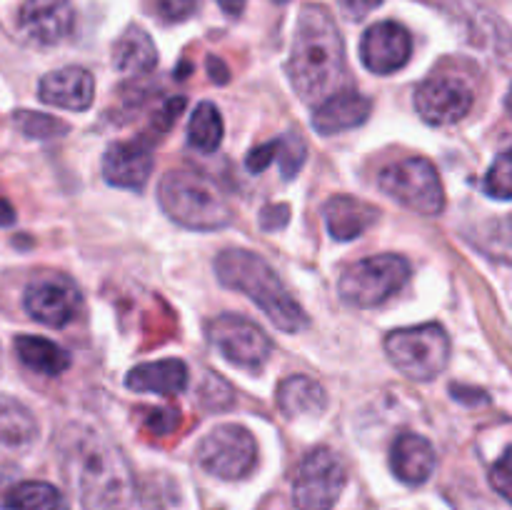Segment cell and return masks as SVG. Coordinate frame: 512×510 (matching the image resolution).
<instances>
[{
  "label": "cell",
  "mask_w": 512,
  "mask_h": 510,
  "mask_svg": "<svg viewBox=\"0 0 512 510\" xmlns=\"http://www.w3.org/2000/svg\"><path fill=\"white\" fill-rule=\"evenodd\" d=\"M223 115L213 103L203 100L188 120V143L200 153H215L223 143Z\"/></svg>",
  "instance_id": "obj_26"
},
{
  "label": "cell",
  "mask_w": 512,
  "mask_h": 510,
  "mask_svg": "<svg viewBox=\"0 0 512 510\" xmlns=\"http://www.w3.org/2000/svg\"><path fill=\"white\" fill-rule=\"evenodd\" d=\"M215 3L220 5V10H223L225 15H240L248 0H215Z\"/></svg>",
  "instance_id": "obj_40"
},
{
  "label": "cell",
  "mask_w": 512,
  "mask_h": 510,
  "mask_svg": "<svg viewBox=\"0 0 512 510\" xmlns=\"http://www.w3.org/2000/svg\"><path fill=\"white\" fill-rule=\"evenodd\" d=\"M38 435L35 415L15 398L0 395V443L8 448H28Z\"/></svg>",
  "instance_id": "obj_25"
},
{
  "label": "cell",
  "mask_w": 512,
  "mask_h": 510,
  "mask_svg": "<svg viewBox=\"0 0 512 510\" xmlns=\"http://www.w3.org/2000/svg\"><path fill=\"white\" fill-rule=\"evenodd\" d=\"M278 405L285 418H318L328 408V393L308 375H290L278 385Z\"/></svg>",
  "instance_id": "obj_21"
},
{
  "label": "cell",
  "mask_w": 512,
  "mask_h": 510,
  "mask_svg": "<svg viewBox=\"0 0 512 510\" xmlns=\"http://www.w3.org/2000/svg\"><path fill=\"white\" fill-rule=\"evenodd\" d=\"M435 450L428 438L418 433H403L390 445V470L405 485L428 483L435 473Z\"/></svg>",
  "instance_id": "obj_18"
},
{
  "label": "cell",
  "mask_w": 512,
  "mask_h": 510,
  "mask_svg": "<svg viewBox=\"0 0 512 510\" xmlns=\"http://www.w3.org/2000/svg\"><path fill=\"white\" fill-rule=\"evenodd\" d=\"M155 3H158V13L168 23L188 20L195 13V8H198V0H155Z\"/></svg>",
  "instance_id": "obj_34"
},
{
  "label": "cell",
  "mask_w": 512,
  "mask_h": 510,
  "mask_svg": "<svg viewBox=\"0 0 512 510\" xmlns=\"http://www.w3.org/2000/svg\"><path fill=\"white\" fill-rule=\"evenodd\" d=\"M153 140L148 133L135 140H118L103 155V178L115 188L143 190L153 173Z\"/></svg>",
  "instance_id": "obj_15"
},
{
  "label": "cell",
  "mask_w": 512,
  "mask_h": 510,
  "mask_svg": "<svg viewBox=\"0 0 512 510\" xmlns=\"http://www.w3.org/2000/svg\"><path fill=\"white\" fill-rule=\"evenodd\" d=\"M348 485V468L335 450L313 448L293 478V503L298 510H333Z\"/></svg>",
  "instance_id": "obj_9"
},
{
  "label": "cell",
  "mask_w": 512,
  "mask_h": 510,
  "mask_svg": "<svg viewBox=\"0 0 512 510\" xmlns=\"http://www.w3.org/2000/svg\"><path fill=\"white\" fill-rule=\"evenodd\" d=\"M23 308L30 318L48 328H65L83 310V295L68 275L45 273L28 283Z\"/></svg>",
  "instance_id": "obj_11"
},
{
  "label": "cell",
  "mask_w": 512,
  "mask_h": 510,
  "mask_svg": "<svg viewBox=\"0 0 512 510\" xmlns=\"http://www.w3.org/2000/svg\"><path fill=\"white\" fill-rule=\"evenodd\" d=\"M60 458L83 510H140L128 458L93 425H68L60 435Z\"/></svg>",
  "instance_id": "obj_1"
},
{
  "label": "cell",
  "mask_w": 512,
  "mask_h": 510,
  "mask_svg": "<svg viewBox=\"0 0 512 510\" xmlns=\"http://www.w3.org/2000/svg\"><path fill=\"white\" fill-rule=\"evenodd\" d=\"M378 215L380 210L375 205L353 198V195H333L323 205L325 228H328L330 238L338 240V243L360 238L378 220Z\"/></svg>",
  "instance_id": "obj_19"
},
{
  "label": "cell",
  "mask_w": 512,
  "mask_h": 510,
  "mask_svg": "<svg viewBox=\"0 0 512 510\" xmlns=\"http://www.w3.org/2000/svg\"><path fill=\"white\" fill-rule=\"evenodd\" d=\"M215 275L225 288L248 295L283 333H300L308 328L305 310L263 255L243 248L223 250L215 258Z\"/></svg>",
  "instance_id": "obj_3"
},
{
  "label": "cell",
  "mask_w": 512,
  "mask_h": 510,
  "mask_svg": "<svg viewBox=\"0 0 512 510\" xmlns=\"http://www.w3.org/2000/svg\"><path fill=\"white\" fill-rule=\"evenodd\" d=\"M15 223V208L0 195V228H10Z\"/></svg>",
  "instance_id": "obj_39"
},
{
  "label": "cell",
  "mask_w": 512,
  "mask_h": 510,
  "mask_svg": "<svg viewBox=\"0 0 512 510\" xmlns=\"http://www.w3.org/2000/svg\"><path fill=\"white\" fill-rule=\"evenodd\" d=\"M198 465L220 480H243L258 463V443L245 425H215L195 450Z\"/></svg>",
  "instance_id": "obj_8"
},
{
  "label": "cell",
  "mask_w": 512,
  "mask_h": 510,
  "mask_svg": "<svg viewBox=\"0 0 512 510\" xmlns=\"http://www.w3.org/2000/svg\"><path fill=\"white\" fill-rule=\"evenodd\" d=\"M158 200L160 208L188 230H220L233 220V210L218 185L190 170H170L163 175Z\"/></svg>",
  "instance_id": "obj_4"
},
{
  "label": "cell",
  "mask_w": 512,
  "mask_h": 510,
  "mask_svg": "<svg viewBox=\"0 0 512 510\" xmlns=\"http://www.w3.org/2000/svg\"><path fill=\"white\" fill-rule=\"evenodd\" d=\"M145 428L153 435H170L180 425V410L175 408H153L145 413Z\"/></svg>",
  "instance_id": "obj_31"
},
{
  "label": "cell",
  "mask_w": 512,
  "mask_h": 510,
  "mask_svg": "<svg viewBox=\"0 0 512 510\" xmlns=\"http://www.w3.org/2000/svg\"><path fill=\"white\" fill-rule=\"evenodd\" d=\"M200 405L205 410H213V413H223V410H230L235 405V393L218 373L205 375L203 385H200Z\"/></svg>",
  "instance_id": "obj_29"
},
{
  "label": "cell",
  "mask_w": 512,
  "mask_h": 510,
  "mask_svg": "<svg viewBox=\"0 0 512 510\" xmlns=\"http://www.w3.org/2000/svg\"><path fill=\"white\" fill-rule=\"evenodd\" d=\"M75 13L70 0H25L18 10V30L28 43L50 48L73 33Z\"/></svg>",
  "instance_id": "obj_14"
},
{
  "label": "cell",
  "mask_w": 512,
  "mask_h": 510,
  "mask_svg": "<svg viewBox=\"0 0 512 510\" xmlns=\"http://www.w3.org/2000/svg\"><path fill=\"white\" fill-rule=\"evenodd\" d=\"M275 145H278L275 160L280 163V173H283L285 180H293L305 165V158H308V148H305L303 138L298 133H288L275 140Z\"/></svg>",
  "instance_id": "obj_28"
},
{
  "label": "cell",
  "mask_w": 512,
  "mask_h": 510,
  "mask_svg": "<svg viewBox=\"0 0 512 510\" xmlns=\"http://www.w3.org/2000/svg\"><path fill=\"white\" fill-rule=\"evenodd\" d=\"M370 110H373V100L365 95L355 93V90H338V93L328 95L320 100L318 108L313 110V130L318 135H338L343 130H353L368 120Z\"/></svg>",
  "instance_id": "obj_17"
},
{
  "label": "cell",
  "mask_w": 512,
  "mask_h": 510,
  "mask_svg": "<svg viewBox=\"0 0 512 510\" xmlns=\"http://www.w3.org/2000/svg\"><path fill=\"white\" fill-rule=\"evenodd\" d=\"M158 65L153 38L140 25H130L113 45V68L123 75H148Z\"/></svg>",
  "instance_id": "obj_22"
},
{
  "label": "cell",
  "mask_w": 512,
  "mask_h": 510,
  "mask_svg": "<svg viewBox=\"0 0 512 510\" xmlns=\"http://www.w3.org/2000/svg\"><path fill=\"white\" fill-rule=\"evenodd\" d=\"M380 190L413 213L435 218L445 210V190L428 158H405L380 173Z\"/></svg>",
  "instance_id": "obj_7"
},
{
  "label": "cell",
  "mask_w": 512,
  "mask_h": 510,
  "mask_svg": "<svg viewBox=\"0 0 512 510\" xmlns=\"http://www.w3.org/2000/svg\"><path fill=\"white\" fill-rule=\"evenodd\" d=\"M385 353L405 378L425 383L448 368L450 338L438 323L398 328L385 338Z\"/></svg>",
  "instance_id": "obj_5"
},
{
  "label": "cell",
  "mask_w": 512,
  "mask_h": 510,
  "mask_svg": "<svg viewBox=\"0 0 512 510\" xmlns=\"http://www.w3.org/2000/svg\"><path fill=\"white\" fill-rule=\"evenodd\" d=\"M413 55V38L408 28L395 20H380L370 25L360 40V60L375 75L398 73Z\"/></svg>",
  "instance_id": "obj_13"
},
{
  "label": "cell",
  "mask_w": 512,
  "mask_h": 510,
  "mask_svg": "<svg viewBox=\"0 0 512 510\" xmlns=\"http://www.w3.org/2000/svg\"><path fill=\"white\" fill-rule=\"evenodd\" d=\"M208 340L228 363L258 373L273 353V343L253 320L235 313H223L208 323Z\"/></svg>",
  "instance_id": "obj_10"
},
{
  "label": "cell",
  "mask_w": 512,
  "mask_h": 510,
  "mask_svg": "<svg viewBox=\"0 0 512 510\" xmlns=\"http://www.w3.org/2000/svg\"><path fill=\"white\" fill-rule=\"evenodd\" d=\"M288 75L295 93L308 103H320L338 93L348 80L343 35L325 5L305 3L300 8L290 45Z\"/></svg>",
  "instance_id": "obj_2"
},
{
  "label": "cell",
  "mask_w": 512,
  "mask_h": 510,
  "mask_svg": "<svg viewBox=\"0 0 512 510\" xmlns=\"http://www.w3.org/2000/svg\"><path fill=\"white\" fill-rule=\"evenodd\" d=\"M208 73H210V80H215L218 85H225L230 78V70L225 68L223 60L215 58V55H210L208 58Z\"/></svg>",
  "instance_id": "obj_38"
},
{
  "label": "cell",
  "mask_w": 512,
  "mask_h": 510,
  "mask_svg": "<svg viewBox=\"0 0 512 510\" xmlns=\"http://www.w3.org/2000/svg\"><path fill=\"white\" fill-rule=\"evenodd\" d=\"M483 190L495 200H510L512 195V155L510 150H503L493 168L488 170L483 180Z\"/></svg>",
  "instance_id": "obj_30"
},
{
  "label": "cell",
  "mask_w": 512,
  "mask_h": 510,
  "mask_svg": "<svg viewBox=\"0 0 512 510\" xmlns=\"http://www.w3.org/2000/svg\"><path fill=\"white\" fill-rule=\"evenodd\" d=\"M3 510H70L68 500L45 480H23L10 485L0 498Z\"/></svg>",
  "instance_id": "obj_24"
},
{
  "label": "cell",
  "mask_w": 512,
  "mask_h": 510,
  "mask_svg": "<svg viewBox=\"0 0 512 510\" xmlns=\"http://www.w3.org/2000/svg\"><path fill=\"white\" fill-rule=\"evenodd\" d=\"M275 150H278L275 140H270V143L255 145V148L250 150L248 155H245V168H248L253 175L265 173V170L270 168V163L275 160Z\"/></svg>",
  "instance_id": "obj_33"
},
{
  "label": "cell",
  "mask_w": 512,
  "mask_h": 510,
  "mask_svg": "<svg viewBox=\"0 0 512 510\" xmlns=\"http://www.w3.org/2000/svg\"><path fill=\"white\" fill-rule=\"evenodd\" d=\"M185 105H188V100H185L183 95H173V98L165 100V103L160 105V108L155 110V115H153V130H155V133H158V135L168 133V130L175 125V120H178V115L185 110Z\"/></svg>",
  "instance_id": "obj_32"
},
{
  "label": "cell",
  "mask_w": 512,
  "mask_h": 510,
  "mask_svg": "<svg viewBox=\"0 0 512 510\" xmlns=\"http://www.w3.org/2000/svg\"><path fill=\"white\" fill-rule=\"evenodd\" d=\"M13 348L20 363L33 370V373L55 378V375L65 373L70 368L68 350L60 348L53 340L40 338V335H18L13 340Z\"/></svg>",
  "instance_id": "obj_23"
},
{
  "label": "cell",
  "mask_w": 512,
  "mask_h": 510,
  "mask_svg": "<svg viewBox=\"0 0 512 510\" xmlns=\"http://www.w3.org/2000/svg\"><path fill=\"white\" fill-rule=\"evenodd\" d=\"M125 385L135 393H155L163 395V398H173L188 388V365L178 358L140 363L125 375Z\"/></svg>",
  "instance_id": "obj_20"
},
{
  "label": "cell",
  "mask_w": 512,
  "mask_h": 510,
  "mask_svg": "<svg viewBox=\"0 0 512 510\" xmlns=\"http://www.w3.org/2000/svg\"><path fill=\"white\" fill-rule=\"evenodd\" d=\"M410 263L403 255L383 253L358 260L343 273L338 293L353 308H378L408 285Z\"/></svg>",
  "instance_id": "obj_6"
},
{
  "label": "cell",
  "mask_w": 512,
  "mask_h": 510,
  "mask_svg": "<svg viewBox=\"0 0 512 510\" xmlns=\"http://www.w3.org/2000/svg\"><path fill=\"white\" fill-rule=\"evenodd\" d=\"M415 110L430 125L460 123L475 105V90L463 75H430L415 88Z\"/></svg>",
  "instance_id": "obj_12"
},
{
  "label": "cell",
  "mask_w": 512,
  "mask_h": 510,
  "mask_svg": "<svg viewBox=\"0 0 512 510\" xmlns=\"http://www.w3.org/2000/svg\"><path fill=\"white\" fill-rule=\"evenodd\" d=\"M15 128L20 130L28 138H38V140H50V138H60L70 130V125L65 120L53 118V115L45 113H35V110H18L13 115Z\"/></svg>",
  "instance_id": "obj_27"
},
{
  "label": "cell",
  "mask_w": 512,
  "mask_h": 510,
  "mask_svg": "<svg viewBox=\"0 0 512 510\" xmlns=\"http://www.w3.org/2000/svg\"><path fill=\"white\" fill-rule=\"evenodd\" d=\"M290 220V208L285 203H275V205H265L263 210H260V225H263V230H283L285 225H288Z\"/></svg>",
  "instance_id": "obj_36"
},
{
  "label": "cell",
  "mask_w": 512,
  "mask_h": 510,
  "mask_svg": "<svg viewBox=\"0 0 512 510\" xmlns=\"http://www.w3.org/2000/svg\"><path fill=\"white\" fill-rule=\"evenodd\" d=\"M490 485L498 490L500 498H510V448H505L498 463L490 468Z\"/></svg>",
  "instance_id": "obj_35"
},
{
  "label": "cell",
  "mask_w": 512,
  "mask_h": 510,
  "mask_svg": "<svg viewBox=\"0 0 512 510\" xmlns=\"http://www.w3.org/2000/svg\"><path fill=\"white\" fill-rule=\"evenodd\" d=\"M335 3L340 5V10H343L348 18L363 20L365 15H370L373 10H378L380 5H383V0H335Z\"/></svg>",
  "instance_id": "obj_37"
},
{
  "label": "cell",
  "mask_w": 512,
  "mask_h": 510,
  "mask_svg": "<svg viewBox=\"0 0 512 510\" xmlns=\"http://www.w3.org/2000/svg\"><path fill=\"white\" fill-rule=\"evenodd\" d=\"M43 103L65 110H88L95 98V78L80 65H65L45 75L38 85Z\"/></svg>",
  "instance_id": "obj_16"
}]
</instances>
